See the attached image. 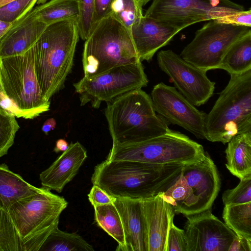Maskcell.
Returning a JSON list of instances; mask_svg holds the SVG:
<instances>
[{"label": "cell", "mask_w": 251, "mask_h": 251, "mask_svg": "<svg viewBox=\"0 0 251 251\" xmlns=\"http://www.w3.org/2000/svg\"><path fill=\"white\" fill-rule=\"evenodd\" d=\"M56 126L55 120L53 118L48 119L43 124L42 130L46 134L48 135L49 132L54 129Z\"/></svg>", "instance_id": "ab89813d"}, {"label": "cell", "mask_w": 251, "mask_h": 251, "mask_svg": "<svg viewBox=\"0 0 251 251\" xmlns=\"http://www.w3.org/2000/svg\"><path fill=\"white\" fill-rule=\"evenodd\" d=\"M219 69L230 75H239L251 70V31L237 40L224 56Z\"/></svg>", "instance_id": "603a6c76"}, {"label": "cell", "mask_w": 251, "mask_h": 251, "mask_svg": "<svg viewBox=\"0 0 251 251\" xmlns=\"http://www.w3.org/2000/svg\"><path fill=\"white\" fill-rule=\"evenodd\" d=\"M79 37L82 40H85L93 26L94 0H79Z\"/></svg>", "instance_id": "d6a6232c"}, {"label": "cell", "mask_w": 251, "mask_h": 251, "mask_svg": "<svg viewBox=\"0 0 251 251\" xmlns=\"http://www.w3.org/2000/svg\"><path fill=\"white\" fill-rule=\"evenodd\" d=\"M68 204L63 197L43 186L15 201L8 212L20 239L21 251H39L58 226L60 215Z\"/></svg>", "instance_id": "5b68a950"}, {"label": "cell", "mask_w": 251, "mask_h": 251, "mask_svg": "<svg viewBox=\"0 0 251 251\" xmlns=\"http://www.w3.org/2000/svg\"><path fill=\"white\" fill-rule=\"evenodd\" d=\"M94 208V222L118 243L117 251H126L125 235L119 212L113 203L97 205Z\"/></svg>", "instance_id": "d4e9b609"}, {"label": "cell", "mask_w": 251, "mask_h": 251, "mask_svg": "<svg viewBox=\"0 0 251 251\" xmlns=\"http://www.w3.org/2000/svg\"><path fill=\"white\" fill-rule=\"evenodd\" d=\"M148 79L142 62L114 67L91 78L83 77L74 84L79 94L80 105L90 103L98 108L107 102L129 91L147 86Z\"/></svg>", "instance_id": "8fae6325"}, {"label": "cell", "mask_w": 251, "mask_h": 251, "mask_svg": "<svg viewBox=\"0 0 251 251\" xmlns=\"http://www.w3.org/2000/svg\"><path fill=\"white\" fill-rule=\"evenodd\" d=\"M221 185L217 168L205 151L199 160L184 165L174 184L159 194L176 213L186 217L211 209Z\"/></svg>", "instance_id": "52a82bcc"}, {"label": "cell", "mask_w": 251, "mask_h": 251, "mask_svg": "<svg viewBox=\"0 0 251 251\" xmlns=\"http://www.w3.org/2000/svg\"><path fill=\"white\" fill-rule=\"evenodd\" d=\"M205 152L201 145L186 135L170 129L163 135L142 142L112 145L106 159L185 165L199 160Z\"/></svg>", "instance_id": "9c48e42d"}, {"label": "cell", "mask_w": 251, "mask_h": 251, "mask_svg": "<svg viewBox=\"0 0 251 251\" xmlns=\"http://www.w3.org/2000/svg\"><path fill=\"white\" fill-rule=\"evenodd\" d=\"M186 217L184 230L188 251H228L238 237L211 209Z\"/></svg>", "instance_id": "9a60e30c"}, {"label": "cell", "mask_w": 251, "mask_h": 251, "mask_svg": "<svg viewBox=\"0 0 251 251\" xmlns=\"http://www.w3.org/2000/svg\"><path fill=\"white\" fill-rule=\"evenodd\" d=\"M78 20L67 19L48 25L33 46L37 79L47 100L64 87L72 70L79 38Z\"/></svg>", "instance_id": "7a4b0ae2"}, {"label": "cell", "mask_w": 251, "mask_h": 251, "mask_svg": "<svg viewBox=\"0 0 251 251\" xmlns=\"http://www.w3.org/2000/svg\"><path fill=\"white\" fill-rule=\"evenodd\" d=\"M227 143L226 168L240 179L251 175V131L237 134Z\"/></svg>", "instance_id": "44dd1931"}, {"label": "cell", "mask_w": 251, "mask_h": 251, "mask_svg": "<svg viewBox=\"0 0 251 251\" xmlns=\"http://www.w3.org/2000/svg\"><path fill=\"white\" fill-rule=\"evenodd\" d=\"M0 85L17 118L33 119L50 110L37 79L33 47L23 54L0 58Z\"/></svg>", "instance_id": "ba28073f"}, {"label": "cell", "mask_w": 251, "mask_h": 251, "mask_svg": "<svg viewBox=\"0 0 251 251\" xmlns=\"http://www.w3.org/2000/svg\"><path fill=\"white\" fill-rule=\"evenodd\" d=\"M16 118L0 107V157L6 155L14 143L16 134L20 128Z\"/></svg>", "instance_id": "f1b7e54d"}, {"label": "cell", "mask_w": 251, "mask_h": 251, "mask_svg": "<svg viewBox=\"0 0 251 251\" xmlns=\"http://www.w3.org/2000/svg\"><path fill=\"white\" fill-rule=\"evenodd\" d=\"M0 107L4 108L10 113L14 114V111L10 102L4 95L0 85Z\"/></svg>", "instance_id": "f35d334b"}, {"label": "cell", "mask_w": 251, "mask_h": 251, "mask_svg": "<svg viewBox=\"0 0 251 251\" xmlns=\"http://www.w3.org/2000/svg\"><path fill=\"white\" fill-rule=\"evenodd\" d=\"M39 0H14L0 7V20L14 23L30 11Z\"/></svg>", "instance_id": "4dcf8cb0"}, {"label": "cell", "mask_w": 251, "mask_h": 251, "mask_svg": "<svg viewBox=\"0 0 251 251\" xmlns=\"http://www.w3.org/2000/svg\"><path fill=\"white\" fill-rule=\"evenodd\" d=\"M143 6L139 0H114L109 15L122 23L129 31L143 17Z\"/></svg>", "instance_id": "83f0119b"}, {"label": "cell", "mask_w": 251, "mask_h": 251, "mask_svg": "<svg viewBox=\"0 0 251 251\" xmlns=\"http://www.w3.org/2000/svg\"><path fill=\"white\" fill-rule=\"evenodd\" d=\"M219 23L251 27V9L234 10L224 17Z\"/></svg>", "instance_id": "e575fe53"}, {"label": "cell", "mask_w": 251, "mask_h": 251, "mask_svg": "<svg viewBox=\"0 0 251 251\" xmlns=\"http://www.w3.org/2000/svg\"><path fill=\"white\" fill-rule=\"evenodd\" d=\"M88 200L93 206L113 203L116 198L108 194L97 185H93L88 194Z\"/></svg>", "instance_id": "d590c367"}, {"label": "cell", "mask_w": 251, "mask_h": 251, "mask_svg": "<svg viewBox=\"0 0 251 251\" xmlns=\"http://www.w3.org/2000/svg\"><path fill=\"white\" fill-rule=\"evenodd\" d=\"M14 0H0V7ZM48 0H39L38 4H44Z\"/></svg>", "instance_id": "7bdbcfd3"}, {"label": "cell", "mask_w": 251, "mask_h": 251, "mask_svg": "<svg viewBox=\"0 0 251 251\" xmlns=\"http://www.w3.org/2000/svg\"><path fill=\"white\" fill-rule=\"evenodd\" d=\"M87 158L85 148L78 141L71 142L68 149L39 174L42 186L61 193L77 175Z\"/></svg>", "instance_id": "ac0fdd59"}, {"label": "cell", "mask_w": 251, "mask_h": 251, "mask_svg": "<svg viewBox=\"0 0 251 251\" xmlns=\"http://www.w3.org/2000/svg\"><path fill=\"white\" fill-rule=\"evenodd\" d=\"M181 30L144 15L130 29L131 37L141 61L151 60L155 53L168 44Z\"/></svg>", "instance_id": "e0dca14e"}, {"label": "cell", "mask_w": 251, "mask_h": 251, "mask_svg": "<svg viewBox=\"0 0 251 251\" xmlns=\"http://www.w3.org/2000/svg\"><path fill=\"white\" fill-rule=\"evenodd\" d=\"M183 165L106 159L95 167L91 180L115 198L144 199L167 190Z\"/></svg>", "instance_id": "6da1fadb"}, {"label": "cell", "mask_w": 251, "mask_h": 251, "mask_svg": "<svg viewBox=\"0 0 251 251\" xmlns=\"http://www.w3.org/2000/svg\"><path fill=\"white\" fill-rule=\"evenodd\" d=\"M152 0H139L141 4L143 6L146 5L148 2Z\"/></svg>", "instance_id": "ee69618b"}, {"label": "cell", "mask_w": 251, "mask_h": 251, "mask_svg": "<svg viewBox=\"0 0 251 251\" xmlns=\"http://www.w3.org/2000/svg\"><path fill=\"white\" fill-rule=\"evenodd\" d=\"M114 0H94L93 26L110 14Z\"/></svg>", "instance_id": "8d00e7d4"}, {"label": "cell", "mask_w": 251, "mask_h": 251, "mask_svg": "<svg viewBox=\"0 0 251 251\" xmlns=\"http://www.w3.org/2000/svg\"><path fill=\"white\" fill-rule=\"evenodd\" d=\"M160 69L172 79L175 87L193 104H205L213 95L215 82L203 71L184 60L171 50H161L157 55Z\"/></svg>", "instance_id": "4fadbf2b"}, {"label": "cell", "mask_w": 251, "mask_h": 251, "mask_svg": "<svg viewBox=\"0 0 251 251\" xmlns=\"http://www.w3.org/2000/svg\"><path fill=\"white\" fill-rule=\"evenodd\" d=\"M0 251H21L20 239L8 212L0 207Z\"/></svg>", "instance_id": "f546056e"}, {"label": "cell", "mask_w": 251, "mask_h": 251, "mask_svg": "<svg viewBox=\"0 0 251 251\" xmlns=\"http://www.w3.org/2000/svg\"><path fill=\"white\" fill-rule=\"evenodd\" d=\"M38 188L11 171L5 163L0 164V207L8 211L17 200L36 192Z\"/></svg>", "instance_id": "7402d4cb"}, {"label": "cell", "mask_w": 251, "mask_h": 251, "mask_svg": "<svg viewBox=\"0 0 251 251\" xmlns=\"http://www.w3.org/2000/svg\"><path fill=\"white\" fill-rule=\"evenodd\" d=\"M105 116L113 145L147 141L170 130L169 123L156 113L150 96L142 88L106 102Z\"/></svg>", "instance_id": "3957f363"}, {"label": "cell", "mask_w": 251, "mask_h": 251, "mask_svg": "<svg viewBox=\"0 0 251 251\" xmlns=\"http://www.w3.org/2000/svg\"><path fill=\"white\" fill-rule=\"evenodd\" d=\"M140 61L130 31L111 15L97 22L85 40L82 62L85 78Z\"/></svg>", "instance_id": "277c9868"}, {"label": "cell", "mask_w": 251, "mask_h": 251, "mask_svg": "<svg viewBox=\"0 0 251 251\" xmlns=\"http://www.w3.org/2000/svg\"><path fill=\"white\" fill-rule=\"evenodd\" d=\"M230 75L206 114L205 137L210 142L225 144L237 134L251 131V70Z\"/></svg>", "instance_id": "8992f818"}, {"label": "cell", "mask_w": 251, "mask_h": 251, "mask_svg": "<svg viewBox=\"0 0 251 251\" xmlns=\"http://www.w3.org/2000/svg\"><path fill=\"white\" fill-rule=\"evenodd\" d=\"M222 218L238 236L251 240V202L224 205Z\"/></svg>", "instance_id": "4316f807"}, {"label": "cell", "mask_w": 251, "mask_h": 251, "mask_svg": "<svg viewBox=\"0 0 251 251\" xmlns=\"http://www.w3.org/2000/svg\"><path fill=\"white\" fill-rule=\"evenodd\" d=\"M147 235V251H166L167 238L176 214L158 193L142 199Z\"/></svg>", "instance_id": "2e32d148"}, {"label": "cell", "mask_w": 251, "mask_h": 251, "mask_svg": "<svg viewBox=\"0 0 251 251\" xmlns=\"http://www.w3.org/2000/svg\"><path fill=\"white\" fill-rule=\"evenodd\" d=\"M166 251H188L185 231L177 227L174 223L168 234Z\"/></svg>", "instance_id": "836d02e7"}, {"label": "cell", "mask_w": 251, "mask_h": 251, "mask_svg": "<svg viewBox=\"0 0 251 251\" xmlns=\"http://www.w3.org/2000/svg\"><path fill=\"white\" fill-rule=\"evenodd\" d=\"M243 8L229 0H152L144 16L182 30L202 21H216L231 10Z\"/></svg>", "instance_id": "7c38bea8"}, {"label": "cell", "mask_w": 251, "mask_h": 251, "mask_svg": "<svg viewBox=\"0 0 251 251\" xmlns=\"http://www.w3.org/2000/svg\"><path fill=\"white\" fill-rule=\"evenodd\" d=\"M113 204L122 222L126 251H147L142 199L116 198Z\"/></svg>", "instance_id": "ffe728a7"}, {"label": "cell", "mask_w": 251, "mask_h": 251, "mask_svg": "<svg viewBox=\"0 0 251 251\" xmlns=\"http://www.w3.org/2000/svg\"><path fill=\"white\" fill-rule=\"evenodd\" d=\"M68 143L63 139H59L56 141L53 151L58 153L60 151H65L69 147Z\"/></svg>", "instance_id": "60d3db41"}, {"label": "cell", "mask_w": 251, "mask_h": 251, "mask_svg": "<svg viewBox=\"0 0 251 251\" xmlns=\"http://www.w3.org/2000/svg\"><path fill=\"white\" fill-rule=\"evenodd\" d=\"M151 97L155 112L169 123L181 126L198 139H206V114L199 110L175 87L160 82L153 86Z\"/></svg>", "instance_id": "5bb4252c"}, {"label": "cell", "mask_w": 251, "mask_h": 251, "mask_svg": "<svg viewBox=\"0 0 251 251\" xmlns=\"http://www.w3.org/2000/svg\"><path fill=\"white\" fill-rule=\"evenodd\" d=\"M32 11L38 20L47 25L67 19H79V0H50Z\"/></svg>", "instance_id": "cb8c5ba5"}, {"label": "cell", "mask_w": 251, "mask_h": 251, "mask_svg": "<svg viewBox=\"0 0 251 251\" xmlns=\"http://www.w3.org/2000/svg\"><path fill=\"white\" fill-rule=\"evenodd\" d=\"M228 251H251V240L238 236L232 243Z\"/></svg>", "instance_id": "74e56055"}, {"label": "cell", "mask_w": 251, "mask_h": 251, "mask_svg": "<svg viewBox=\"0 0 251 251\" xmlns=\"http://www.w3.org/2000/svg\"><path fill=\"white\" fill-rule=\"evenodd\" d=\"M89 244L76 232L69 233L56 227L48 236L39 251H94Z\"/></svg>", "instance_id": "484cf974"}, {"label": "cell", "mask_w": 251, "mask_h": 251, "mask_svg": "<svg viewBox=\"0 0 251 251\" xmlns=\"http://www.w3.org/2000/svg\"><path fill=\"white\" fill-rule=\"evenodd\" d=\"M251 31L250 27L209 20L196 31L193 39L184 48L180 56L206 72L219 69L230 47Z\"/></svg>", "instance_id": "30bf717a"}, {"label": "cell", "mask_w": 251, "mask_h": 251, "mask_svg": "<svg viewBox=\"0 0 251 251\" xmlns=\"http://www.w3.org/2000/svg\"><path fill=\"white\" fill-rule=\"evenodd\" d=\"M14 23H6L0 20V40Z\"/></svg>", "instance_id": "b9f144b4"}, {"label": "cell", "mask_w": 251, "mask_h": 251, "mask_svg": "<svg viewBox=\"0 0 251 251\" xmlns=\"http://www.w3.org/2000/svg\"><path fill=\"white\" fill-rule=\"evenodd\" d=\"M240 180L237 186L223 193L222 200L224 205L251 202V175Z\"/></svg>", "instance_id": "1f68e13d"}, {"label": "cell", "mask_w": 251, "mask_h": 251, "mask_svg": "<svg viewBox=\"0 0 251 251\" xmlns=\"http://www.w3.org/2000/svg\"><path fill=\"white\" fill-rule=\"evenodd\" d=\"M48 25L32 10L16 22L0 40V58L24 53L31 48Z\"/></svg>", "instance_id": "d6986e66"}]
</instances>
